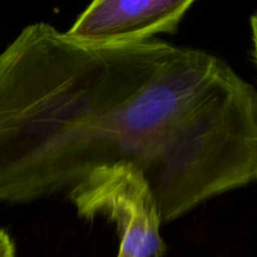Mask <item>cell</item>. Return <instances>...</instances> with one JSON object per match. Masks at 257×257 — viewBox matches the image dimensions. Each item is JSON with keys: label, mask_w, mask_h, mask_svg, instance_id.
<instances>
[{"label": "cell", "mask_w": 257, "mask_h": 257, "mask_svg": "<svg viewBox=\"0 0 257 257\" xmlns=\"http://www.w3.org/2000/svg\"><path fill=\"white\" fill-rule=\"evenodd\" d=\"M15 243L7 231L0 228V257H15Z\"/></svg>", "instance_id": "277c9868"}, {"label": "cell", "mask_w": 257, "mask_h": 257, "mask_svg": "<svg viewBox=\"0 0 257 257\" xmlns=\"http://www.w3.org/2000/svg\"><path fill=\"white\" fill-rule=\"evenodd\" d=\"M196 0H92L67 33L79 42H140L177 32Z\"/></svg>", "instance_id": "7a4b0ae2"}, {"label": "cell", "mask_w": 257, "mask_h": 257, "mask_svg": "<svg viewBox=\"0 0 257 257\" xmlns=\"http://www.w3.org/2000/svg\"><path fill=\"white\" fill-rule=\"evenodd\" d=\"M251 32H252V42H253V55L257 63V12L251 17L250 19Z\"/></svg>", "instance_id": "5b68a950"}, {"label": "cell", "mask_w": 257, "mask_h": 257, "mask_svg": "<svg viewBox=\"0 0 257 257\" xmlns=\"http://www.w3.org/2000/svg\"><path fill=\"white\" fill-rule=\"evenodd\" d=\"M145 172L163 222L257 181V90L221 58L165 40L85 43L48 23L0 53V202Z\"/></svg>", "instance_id": "6da1fadb"}, {"label": "cell", "mask_w": 257, "mask_h": 257, "mask_svg": "<svg viewBox=\"0 0 257 257\" xmlns=\"http://www.w3.org/2000/svg\"><path fill=\"white\" fill-rule=\"evenodd\" d=\"M162 223L155 206L138 208L127 216L118 226L120 243L117 257H162L166 252L160 233Z\"/></svg>", "instance_id": "3957f363"}]
</instances>
